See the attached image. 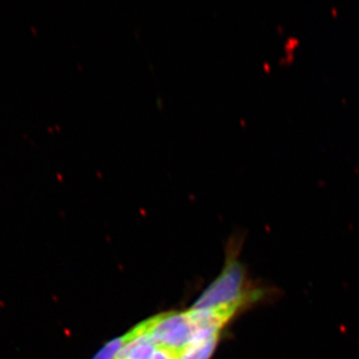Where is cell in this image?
Returning <instances> with one entry per match:
<instances>
[{
	"mask_svg": "<svg viewBox=\"0 0 359 359\" xmlns=\"http://www.w3.org/2000/svg\"><path fill=\"white\" fill-rule=\"evenodd\" d=\"M240 250V241H231L226 247L223 271L194 302L190 309L204 311L233 308L243 311L266 297V290L249 287L247 271L238 259Z\"/></svg>",
	"mask_w": 359,
	"mask_h": 359,
	"instance_id": "6da1fadb",
	"label": "cell"
},
{
	"mask_svg": "<svg viewBox=\"0 0 359 359\" xmlns=\"http://www.w3.org/2000/svg\"><path fill=\"white\" fill-rule=\"evenodd\" d=\"M156 346L178 354L195 340L218 334H210L201 328L192 311H167L153 316L148 332Z\"/></svg>",
	"mask_w": 359,
	"mask_h": 359,
	"instance_id": "7a4b0ae2",
	"label": "cell"
},
{
	"mask_svg": "<svg viewBox=\"0 0 359 359\" xmlns=\"http://www.w3.org/2000/svg\"><path fill=\"white\" fill-rule=\"evenodd\" d=\"M153 316L148 320L141 321L140 323L130 330L128 332L121 335V337H116L113 340L105 344L95 354L92 359H116L120 351L124 348L127 344L133 341L134 339H138L141 335L148 334L149 330L152 327Z\"/></svg>",
	"mask_w": 359,
	"mask_h": 359,
	"instance_id": "3957f363",
	"label": "cell"
},
{
	"mask_svg": "<svg viewBox=\"0 0 359 359\" xmlns=\"http://www.w3.org/2000/svg\"><path fill=\"white\" fill-rule=\"evenodd\" d=\"M222 332L195 340L184 348L176 359H211L218 346Z\"/></svg>",
	"mask_w": 359,
	"mask_h": 359,
	"instance_id": "277c9868",
	"label": "cell"
},
{
	"mask_svg": "<svg viewBox=\"0 0 359 359\" xmlns=\"http://www.w3.org/2000/svg\"><path fill=\"white\" fill-rule=\"evenodd\" d=\"M157 349L150 335L146 334L127 344L116 359H151Z\"/></svg>",
	"mask_w": 359,
	"mask_h": 359,
	"instance_id": "5b68a950",
	"label": "cell"
},
{
	"mask_svg": "<svg viewBox=\"0 0 359 359\" xmlns=\"http://www.w3.org/2000/svg\"><path fill=\"white\" fill-rule=\"evenodd\" d=\"M177 354L171 353V351H166V349L160 348L158 347L157 351L153 358L151 359H176Z\"/></svg>",
	"mask_w": 359,
	"mask_h": 359,
	"instance_id": "8992f818",
	"label": "cell"
}]
</instances>
